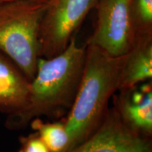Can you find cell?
Listing matches in <instances>:
<instances>
[{
    "label": "cell",
    "instance_id": "obj_1",
    "mask_svg": "<svg viewBox=\"0 0 152 152\" xmlns=\"http://www.w3.org/2000/svg\"><path fill=\"white\" fill-rule=\"evenodd\" d=\"M85 51L86 45L78 46L74 37L60 54L48 58L39 57L35 75L30 81L28 105L18 113L7 115V128L23 129L37 118L64 119L78 90Z\"/></svg>",
    "mask_w": 152,
    "mask_h": 152
},
{
    "label": "cell",
    "instance_id": "obj_2",
    "mask_svg": "<svg viewBox=\"0 0 152 152\" xmlns=\"http://www.w3.org/2000/svg\"><path fill=\"white\" fill-rule=\"evenodd\" d=\"M86 45L78 90L64 122L71 138V150L99 128L109 111L110 99L121 85L125 55L113 56L99 47Z\"/></svg>",
    "mask_w": 152,
    "mask_h": 152
},
{
    "label": "cell",
    "instance_id": "obj_3",
    "mask_svg": "<svg viewBox=\"0 0 152 152\" xmlns=\"http://www.w3.org/2000/svg\"><path fill=\"white\" fill-rule=\"evenodd\" d=\"M47 3L5 0L0 4V52L30 81L39 56V32Z\"/></svg>",
    "mask_w": 152,
    "mask_h": 152
},
{
    "label": "cell",
    "instance_id": "obj_4",
    "mask_svg": "<svg viewBox=\"0 0 152 152\" xmlns=\"http://www.w3.org/2000/svg\"><path fill=\"white\" fill-rule=\"evenodd\" d=\"M97 0H48L41 22L39 56L52 58L68 47Z\"/></svg>",
    "mask_w": 152,
    "mask_h": 152
},
{
    "label": "cell",
    "instance_id": "obj_5",
    "mask_svg": "<svg viewBox=\"0 0 152 152\" xmlns=\"http://www.w3.org/2000/svg\"><path fill=\"white\" fill-rule=\"evenodd\" d=\"M94 31L87 44L113 56L130 52L136 39L132 0H97Z\"/></svg>",
    "mask_w": 152,
    "mask_h": 152
},
{
    "label": "cell",
    "instance_id": "obj_6",
    "mask_svg": "<svg viewBox=\"0 0 152 152\" xmlns=\"http://www.w3.org/2000/svg\"><path fill=\"white\" fill-rule=\"evenodd\" d=\"M68 152H152V140L127 127L113 106L99 128Z\"/></svg>",
    "mask_w": 152,
    "mask_h": 152
},
{
    "label": "cell",
    "instance_id": "obj_7",
    "mask_svg": "<svg viewBox=\"0 0 152 152\" xmlns=\"http://www.w3.org/2000/svg\"><path fill=\"white\" fill-rule=\"evenodd\" d=\"M118 92L112 97L113 106L123 123L134 132L152 138L151 80Z\"/></svg>",
    "mask_w": 152,
    "mask_h": 152
},
{
    "label": "cell",
    "instance_id": "obj_8",
    "mask_svg": "<svg viewBox=\"0 0 152 152\" xmlns=\"http://www.w3.org/2000/svg\"><path fill=\"white\" fill-rule=\"evenodd\" d=\"M30 80L8 56L0 52V113L11 115L28 105Z\"/></svg>",
    "mask_w": 152,
    "mask_h": 152
},
{
    "label": "cell",
    "instance_id": "obj_9",
    "mask_svg": "<svg viewBox=\"0 0 152 152\" xmlns=\"http://www.w3.org/2000/svg\"><path fill=\"white\" fill-rule=\"evenodd\" d=\"M151 78L152 35H149L137 38L125 55L119 90L132 87Z\"/></svg>",
    "mask_w": 152,
    "mask_h": 152
},
{
    "label": "cell",
    "instance_id": "obj_10",
    "mask_svg": "<svg viewBox=\"0 0 152 152\" xmlns=\"http://www.w3.org/2000/svg\"><path fill=\"white\" fill-rule=\"evenodd\" d=\"M30 125L51 152H68L71 150V138L63 119L54 122H45L41 118H37Z\"/></svg>",
    "mask_w": 152,
    "mask_h": 152
},
{
    "label": "cell",
    "instance_id": "obj_11",
    "mask_svg": "<svg viewBox=\"0 0 152 152\" xmlns=\"http://www.w3.org/2000/svg\"><path fill=\"white\" fill-rule=\"evenodd\" d=\"M136 39L152 35V0H132Z\"/></svg>",
    "mask_w": 152,
    "mask_h": 152
},
{
    "label": "cell",
    "instance_id": "obj_12",
    "mask_svg": "<svg viewBox=\"0 0 152 152\" xmlns=\"http://www.w3.org/2000/svg\"><path fill=\"white\" fill-rule=\"evenodd\" d=\"M18 152H51L36 132L19 137Z\"/></svg>",
    "mask_w": 152,
    "mask_h": 152
},
{
    "label": "cell",
    "instance_id": "obj_13",
    "mask_svg": "<svg viewBox=\"0 0 152 152\" xmlns=\"http://www.w3.org/2000/svg\"><path fill=\"white\" fill-rule=\"evenodd\" d=\"M28 1H36V2H40V3H47L48 0H28Z\"/></svg>",
    "mask_w": 152,
    "mask_h": 152
},
{
    "label": "cell",
    "instance_id": "obj_14",
    "mask_svg": "<svg viewBox=\"0 0 152 152\" xmlns=\"http://www.w3.org/2000/svg\"><path fill=\"white\" fill-rule=\"evenodd\" d=\"M4 1H5V0H0V4H1V2H3Z\"/></svg>",
    "mask_w": 152,
    "mask_h": 152
}]
</instances>
